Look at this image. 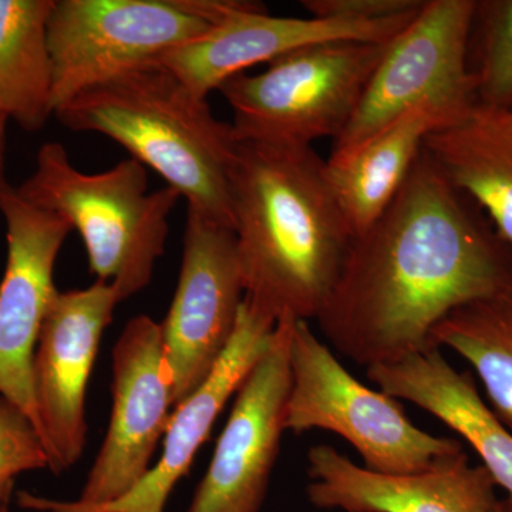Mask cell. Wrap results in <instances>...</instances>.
Segmentation results:
<instances>
[{
    "instance_id": "10",
    "label": "cell",
    "mask_w": 512,
    "mask_h": 512,
    "mask_svg": "<svg viewBox=\"0 0 512 512\" xmlns=\"http://www.w3.org/2000/svg\"><path fill=\"white\" fill-rule=\"evenodd\" d=\"M111 360L109 430L82 494L70 500L80 508L114 503L143 480L174 412L160 323L147 315L128 320Z\"/></svg>"
},
{
    "instance_id": "15",
    "label": "cell",
    "mask_w": 512,
    "mask_h": 512,
    "mask_svg": "<svg viewBox=\"0 0 512 512\" xmlns=\"http://www.w3.org/2000/svg\"><path fill=\"white\" fill-rule=\"evenodd\" d=\"M417 12L377 22L311 16L279 18L269 16L261 3L248 2L212 26L205 35L175 47L156 63L170 70L195 96L208 100L231 77L302 47L328 42H390L412 22Z\"/></svg>"
},
{
    "instance_id": "17",
    "label": "cell",
    "mask_w": 512,
    "mask_h": 512,
    "mask_svg": "<svg viewBox=\"0 0 512 512\" xmlns=\"http://www.w3.org/2000/svg\"><path fill=\"white\" fill-rule=\"evenodd\" d=\"M367 377L383 393L413 403L456 431L512 504V431L478 394L473 377L458 373L437 348L369 367Z\"/></svg>"
},
{
    "instance_id": "18",
    "label": "cell",
    "mask_w": 512,
    "mask_h": 512,
    "mask_svg": "<svg viewBox=\"0 0 512 512\" xmlns=\"http://www.w3.org/2000/svg\"><path fill=\"white\" fill-rule=\"evenodd\" d=\"M439 104H423L383 127L348 153L326 160V177L353 235L383 214L409 177L424 140L463 116Z\"/></svg>"
},
{
    "instance_id": "3",
    "label": "cell",
    "mask_w": 512,
    "mask_h": 512,
    "mask_svg": "<svg viewBox=\"0 0 512 512\" xmlns=\"http://www.w3.org/2000/svg\"><path fill=\"white\" fill-rule=\"evenodd\" d=\"M76 133H97L126 148L187 201L188 210L232 229L231 181L238 140L161 64H148L84 90L56 110Z\"/></svg>"
},
{
    "instance_id": "11",
    "label": "cell",
    "mask_w": 512,
    "mask_h": 512,
    "mask_svg": "<svg viewBox=\"0 0 512 512\" xmlns=\"http://www.w3.org/2000/svg\"><path fill=\"white\" fill-rule=\"evenodd\" d=\"M0 214L8 245L0 282V397L22 410L40 434L33 359L43 322L59 292L57 258L73 228L60 215L23 200L10 184L0 192Z\"/></svg>"
},
{
    "instance_id": "22",
    "label": "cell",
    "mask_w": 512,
    "mask_h": 512,
    "mask_svg": "<svg viewBox=\"0 0 512 512\" xmlns=\"http://www.w3.org/2000/svg\"><path fill=\"white\" fill-rule=\"evenodd\" d=\"M481 47L477 101L485 106H512V0L477 3Z\"/></svg>"
},
{
    "instance_id": "24",
    "label": "cell",
    "mask_w": 512,
    "mask_h": 512,
    "mask_svg": "<svg viewBox=\"0 0 512 512\" xmlns=\"http://www.w3.org/2000/svg\"><path fill=\"white\" fill-rule=\"evenodd\" d=\"M311 18L377 22L417 12L424 0H302Z\"/></svg>"
},
{
    "instance_id": "8",
    "label": "cell",
    "mask_w": 512,
    "mask_h": 512,
    "mask_svg": "<svg viewBox=\"0 0 512 512\" xmlns=\"http://www.w3.org/2000/svg\"><path fill=\"white\" fill-rule=\"evenodd\" d=\"M474 0H427L387 46L348 127L333 141L342 156L383 127L423 104L467 111L477 103L468 67L476 18Z\"/></svg>"
},
{
    "instance_id": "4",
    "label": "cell",
    "mask_w": 512,
    "mask_h": 512,
    "mask_svg": "<svg viewBox=\"0 0 512 512\" xmlns=\"http://www.w3.org/2000/svg\"><path fill=\"white\" fill-rule=\"evenodd\" d=\"M16 191L79 232L90 272L113 286L120 302L150 285L181 198L168 185L150 191L147 168L133 158L101 173H83L57 141L40 147L35 170Z\"/></svg>"
},
{
    "instance_id": "1",
    "label": "cell",
    "mask_w": 512,
    "mask_h": 512,
    "mask_svg": "<svg viewBox=\"0 0 512 512\" xmlns=\"http://www.w3.org/2000/svg\"><path fill=\"white\" fill-rule=\"evenodd\" d=\"M504 245L423 150L389 207L353 238L316 320L366 369L426 352L451 312L512 289Z\"/></svg>"
},
{
    "instance_id": "13",
    "label": "cell",
    "mask_w": 512,
    "mask_h": 512,
    "mask_svg": "<svg viewBox=\"0 0 512 512\" xmlns=\"http://www.w3.org/2000/svg\"><path fill=\"white\" fill-rule=\"evenodd\" d=\"M293 319L279 320L261 359L245 377L207 474L187 512H258L285 431L291 392L289 336Z\"/></svg>"
},
{
    "instance_id": "2",
    "label": "cell",
    "mask_w": 512,
    "mask_h": 512,
    "mask_svg": "<svg viewBox=\"0 0 512 512\" xmlns=\"http://www.w3.org/2000/svg\"><path fill=\"white\" fill-rule=\"evenodd\" d=\"M232 231L245 299L276 322L318 318L353 235L313 147L239 143Z\"/></svg>"
},
{
    "instance_id": "7",
    "label": "cell",
    "mask_w": 512,
    "mask_h": 512,
    "mask_svg": "<svg viewBox=\"0 0 512 512\" xmlns=\"http://www.w3.org/2000/svg\"><path fill=\"white\" fill-rule=\"evenodd\" d=\"M217 25L202 0H55L49 18L53 106L131 72Z\"/></svg>"
},
{
    "instance_id": "25",
    "label": "cell",
    "mask_w": 512,
    "mask_h": 512,
    "mask_svg": "<svg viewBox=\"0 0 512 512\" xmlns=\"http://www.w3.org/2000/svg\"><path fill=\"white\" fill-rule=\"evenodd\" d=\"M9 121L0 116V192L8 185L6 180V134H8Z\"/></svg>"
},
{
    "instance_id": "16",
    "label": "cell",
    "mask_w": 512,
    "mask_h": 512,
    "mask_svg": "<svg viewBox=\"0 0 512 512\" xmlns=\"http://www.w3.org/2000/svg\"><path fill=\"white\" fill-rule=\"evenodd\" d=\"M309 501L345 512H494L500 498L485 467L461 453L430 470L382 474L357 466L335 447L308 453Z\"/></svg>"
},
{
    "instance_id": "26",
    "label": "cell",
    "mask_w": 512,
    "mask_h": 512,
    "mask_svg": "<svg viewBox=\"0 0 512 512\" xmlns=\"http://www.w3.org/2000/svg\"><path fill=\"white\" fill-rule=\"evenodd\" d=\"M494 512H512V504L507 500V498H504V500L498 501Z\"/></svg>"
},
{
    "instance_id": "28",
    "label": "cell",
    "mask_w": 512,
    "mask_h": 512,
    "mask_svg": "<svg viewBox=\"0 0 512 512\" xmlns=\"http://www.w3.org/2000/svg\"><path fill=\"white\" fill-rule=\"evenodd\" d=\"M510 109L512 110V106L510 107Z\"/></svg>"
},
{
    "instance_id": "12",
    "label": "cell",
    "mask_w": 512,
    "mask_h": 512,
    "mask_svg": "<svg viewBox=\"0 0 512 512\" xmlns=\"http://www.w3.org/2000/svg\"><path fill=\"white\" fill-rule=\"evenodd\" d=\"M120 298L96 281L86 289L57 292L33 359L40 434L55 474L72 468L86 446V392L104 332Z\"/></svg>"
},
{
    "instance_id": "20",
    "label": "cell",
    "mask_w": 512,
    "mask_h": 512,
    "mask_svg": "<svg viewBox=\"0 0 512 512\" xmlns=\"http://www.w3.org/2000/svg\"><path fill=\"white\" fill-rule=\"evenodd\" d=\"M55 0H0V116L37 133L55 116L49 18Z\"/></svg>"
},
{
    "instance_id": "14",
    "label": "cell",
    "mask_w": 512,
    "mask_h": 512,
    "mask_svg": "<svg viewBox=\"0 0 512 512\" xmlns=\"http://www.w3.org/2000/svg\"><path fill=\"white\" fill-rule=\"evenodd\" d=\"M276 323L244 298L227 349L204 382L174 407L158 463L130 493L101 507L80 508L72 501L19 491L16 504L35 512H164L175 485L187 476L228 400L237 394L245 377L268 349Z\"/></svg>"
},
{
    "instance_id": "23",
    "label": "cell",
    "mask_w": 512,
    "mask_h": 512,
    "mask_svg": "<svg viewBox=\"0 0 512 512\" xmlns=\"http://www.w3.org/2000/svg\"><path fill=\"white\" fill-rule=\"evenodd\" d=\"M49 468L50 458L32 421L0 397V510L9 508L16 480L29 471Z\"/></svg>"
},
{
    "instance_id": "21",
    "label": "cell",
    "mask_w": 512,
    "mask_h": 512,
    "mask_svg": "<svg viewBox=\"0 0 512 512\" xmlns=\"http://www.w3.org/2000/svg\"><path fill=\"white\" fill-rule=\"evenodd\" d=\"M431 346L470 363L491 410L512 431V289L451 312L431 333Z\"/></svg>"
},
{
    "instance_id": "5",
    "label": "cell",
    "mask_w": 512,
    "mask_h": 512,
    "mask_svg": "<svg viewBox=\"0 0 512 512\" xmlns=\"http://www.w3.org/2000/svg\"><path fill=\"white\" fill-rule=\"evenodd\" d=\"M392 42V40H390ZM328 42L302 47L239 73L220 87L239 143L312 147L348 127L389 43Z\"/></svg>"
},
{
    "instance_id": "27",
    "label": "cell",
    "mask_w": 512,
    "mask_h": 512,
    "mask_svg": "<svg viewBox=\"0 0 512 512\" xmlns=\"http://www.w3.org/2000/svg\"><path fill=\"white\" fill-rule=\"evenodd\" d=\"M0 512H12L9 510V508H2V510H0Z\"/></svg>"
},
{
    "instance_id": "6",
    "label": "cell",
    "mask_w": 512,
    "mask_h": 512,
    "mask_svg": "<svg viewBox=\"0 0 512 512\" xmlns=\"http://www.w3.org/2000/svg\"><path fill=\"white\" fill-rule=\"evenodd\" d=\"M289 362L285 430L332 431L355 447L366 468L382 474L430 470L466 451L456 439L414 426L394 397L350 375L305 320H292Z\"/></svg>"
},
{
    "instance_id": "9",
    "label": "cell",
    "mask_w": 512,
    "mask_h": 512,
    "mask_svg": "<svg viewBox=\"0 0 512 512\" xmlns=\"http://www.w3.org/2000/svg\"><path fill=\"white\" fill-rule=\"evenodd\" d=\"M244 298L234 231L188 210L177 288L160 323L175 406L217 365Z\"/></svg>"
},
{
    "instance_id": "19",
    "label": "cell",
    "mask_w": 512,
    "mask_h": 512,
    "mask_svg": "<svg viewBox=\"0 0 512 512\" xmlns=\"http://www.w3.org/2000/svg\"><path fill=\"white\" fill-rule=\"evenodd\" d=\"M423 150L458 191L474 198L512 248V110L473 104L431 131Z\"/></svg>"
}]
</instances>
